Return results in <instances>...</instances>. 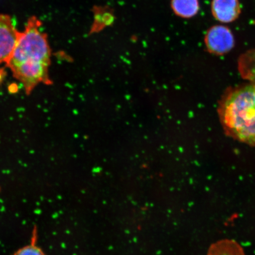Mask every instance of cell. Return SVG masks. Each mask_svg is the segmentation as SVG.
<instances>
[{"label":"cell","mask_w":255,"mask_h":255,"mask_svg":"<svg viewBox=\"0 0 255 255\" xmlns=\"http://www.w3.org/2000/svg\"><path fill=\"white\" fill-rule=\"evenodd\" d=\"M14 255H46L41 248L32 244L27 245L16 251Z\"/></svg>","instance_id":"9"},{"label":"cell","mask_w":255,"mask_h":255,"mask_svg":"<svg viewBox=\"0 0 255 255\" xmlns=\"http://www.w3.org/2000/svg\"><path fill=\"white\" fill-rule=\"evenodd\" d=\"M19 33L11 17L0 14V65L7 62L17 43Z\"/></svg>","instance_id":"3"},{"label":"cell","mask_w":255,"mask_h":255,"mask_svg":"<svg viewBox=\"0 0 255 255\" xmlns=\"http://www.w3.org/2000/svg\"><path fill=\"white\" fill-rule=\"evenodd\" d=\"M239 69L242 77L255 84V49L241 57Z\"/></svg>","instance_id":"7"},{"label":"cell","mask_w":255,"mask_h":255,"mask_svg":"<svg viewBox=\"0 0 255 255\" xmlns=\"http://www.w3.org/2000/svg\"><path fill=\"white\" fill-rule=\"evenodd\" d=\"M207 255H246L244 249L237 242L223 239L210 247Z\"/></svg>","instance_id":"6"},{"label":"cell","mask_w":255,"mask_h":255,"mask_svg":"<svg viewBox=\"0 0 255 255\" xmlns=\"http://www.w3.org/2000/svg\"><path fill=\"white\" fill-rule=\"evenodd\" d=\"M219 114L229 134L239 141L255 145V84L238 88L226 96Z\"/></svg>","instance_id":"2"},{"label":"cell","mask_w":255,"mask_h":255,"mask_svg":"<svg viewBox=\"0 0 255 255\" xmlns=\"http://www.w3.org/2000/svg\"><path fill=\"white\" fill-rule=\"evenodd\" d=\"M212 12L215 17L223 23H231L241 13L238 0H213Z\"/></svg>","instance_id":"5"},{"label":"cell","mask_w":255,"mask_h":255,"mask_svg":"<svg viewBox=\"0 0 255 255\" xmlns=\"http://www.w3.org/2000/svg\"><path fill=\"white\" fill-rule=\"evenodd\" d=\"M172 6L175 13L185 18L193 17L199 10L198 0H173Z\"/></svg>","instance_id":"8"},{"label":"cell","mask_w":255,"mask_h":255,"mask_svg":"<svg viewBox=\"0 0 255 255\" xmlns=\"http://www.w3.org/2000/svg\"><path fill=\"white\" fill-rule=\"evenodd\" d=\"M207 47L212 52L222 55L234 46V37L228 28L216 25L210 29L206 37Z\"/></svg>","instance_id":"4"},{"label":"cell","mask_w":255,"mask_h":255,"mask_svg":"<svg viewBox=\"0 0 255 255\" xmlns=\"http://www.w3.org/2000/svg\"><path fill=\"white\" fill-rule=\"evenodd\" d=\"M41 25L34 16L28 19L6 63L28 94L38 85L52 83L49 75L51 50L46 34L40 30Z\"/></svg>","instance_id":"1"}]
</instances>
